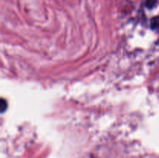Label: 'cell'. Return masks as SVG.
Instances as JSON below:
<instances>
[{
	"label": "cell",
	"mask_w": 159,
	"mask_h": 158,
	"mask_svg": "<svg viewBox=\"0 0 159 158\" xmlns=\"http://www.w3.org/2000/svg\"><path fill=\"white\" fill-rule=\"evenodd\" d=\"M152 27L153 29H157L159 27V17H155L152 20Z\"/></svg>",
	"instance_id": "obj_1"
},
{
	"label": "cell",
	"mask_w": 159,
	"mask_h": 158,
	"mask_svg": "<svg viewBox=\"0 0 159 158\" xmlns=\"http://www.w3.org/2000/svg\"><path fill=\"white\" fill-rule=\"evenodd\" d=\"M157 3V0H146V6L148 9H152L155 6Z\"/></svg>",
	"instance_id": "obj_2"
},
{
	"label": "cell",
	"mask_w": 159,
	"mask_h": 158,
	"mask_svg": "<svg viewBox=\"0 0 159 158\" xmlns=\"http://www.w3.org/2000/svg\"><path fill=\"white\" fill-rule=\"evenodd\" d=\"M6 107H7V105H6V101H5L3 99H1V107H0V109H1L2 112H3L6 110Z\"/></svg>",
	"instance_id": "obj_3"
}]
</instances>
